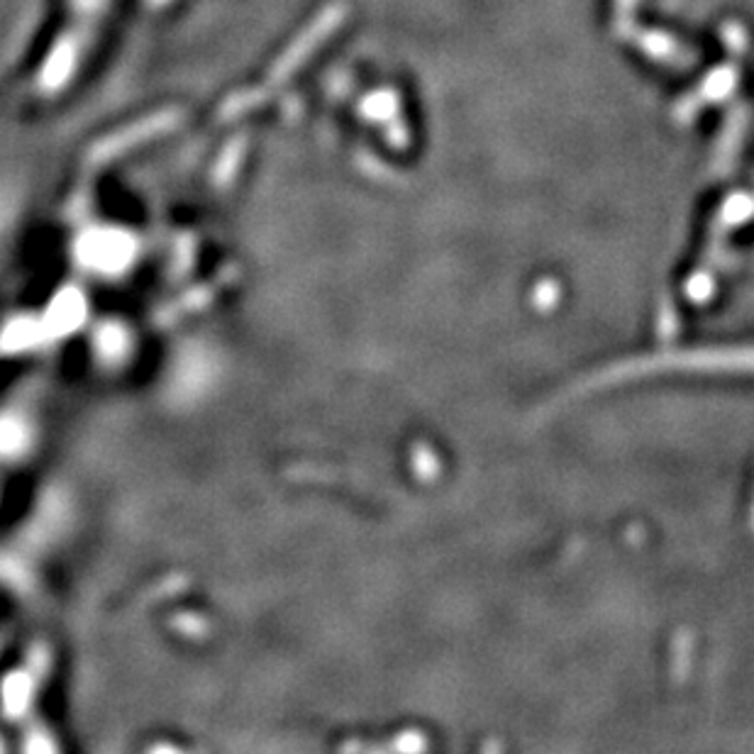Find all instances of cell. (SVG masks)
Listing matches in <instances>:
<instances>
[{
  "label": "cell",
  "mask_w": 754,
  "mask_h": 754,
  "mask_svg": "<svg viewBox=\"0 0 754 754\" xmlns=\"http://www.w3.org/2000/svg\"><path fill=\"white\" fill-rule=\"evenodd\" d=\"M81 262L96 271H120L130 264L132 242L125 232L118 230H93L79 245Z\"/></svg>",
  "instance_id": "obj_1"
},
{
  "label": "cell",
  "mask_w": 754,
  "mask_h": 754,
  "mask_svg": "<svg viewBox=\"0 0 754 754\" xmlns=\"http://www.w3.org/2000/svg\"><path fill=\"white\" fill-rule=\"evenodd\" d=\"M83 318H86V301H83L79 291L66 288L52 301L42 320V327L49 337H62L74 332L83 323Z\"/></svg>",
  "instance_id": "obj_2"
},
{
  "label": "cell",
  "mask_w": 754,
  "mask_h": 754,
  "mask_svg": "<svg viewBox=\"0 0 754 754\" xmlns=\"http://www.w3.org/2000/svg\"><path fill=\"white\" fill-rule=\"evenodd\" d=\"M47 337L42 323L35 320H15L13 325H8V330L3 332V347L8 352H22L27 347H35L37 342Z\"/></svg>",
  "instance_id": "obj_3"
},
{
  "label": "cell",
  "mask_w": 754,
  "mask_h": 754,
  "mask_svg": "<svg viewBox=\"0 0 754 754\" xmlns=\"http://www.w3.org/2000/svg\"><path fill=\"white\" fill-rule=\"evenodd\" d=\"M32 693V684L25 674H13L8 681L3 684V703L8 708V713L18 715L20 711H25L27 701H30Z\"/></svg>",
  "instance_id": "obj_4"
},
{
  "label": "cell",
  "mask_w": 754,
  "mask_h": 754,
  "mask_svg": "<svg viewBox=\"0 0 754 754\" xmlns=\"http://www.w3.org/2000/svg\"><path fill=\"white\" fill-rule=\"evenodd\" d=\"M96 345H98V352L105 354L108 359H118L127 352V345H130V340H127V332L123 330V327L108 323L105 327H101V330H98Z\"/></svg>",
  "instance_id": "obj_5"
},
{
  "label": "cell",
  "mask_w": 754,
  "mask_h": 754,
  "mask_svg": "<svg viewBox=\"0 0 754 754\" xmlns=\"http://www.w3.org/2000/svg\"><path fill=\"white\" fill-rule=\"evenodd\" d=\"M27 430L20 420L0 418V454H15L25 447Z\"/></svg>",
  "instance_id": "obj_6"
}]
</instances>
